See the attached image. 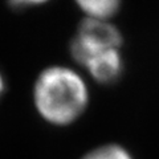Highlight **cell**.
Here are the masks:
<instances>
[{
	"mask_svg": "<svg viewBox=\"0 0 159 159\" xmlns=\"http://www.w3.org/2000/svg\"><path fill=\"white\" fill-rule=\"evenodd\" d=\"M34 107L45 121L64 126L85 111L89 90L78 73L66 66H49L39 74L33 88Z\"/></svg>",
	"mask_w": 159,
	"mask_h": 159,
	"instance_id": "cell-1",
	"label": "cell"
},
{
	"mask_svg": "<svg viewBox=\"0 0 159 159\" xmlns=\"http://www.w3.org/2000/svg\"><path fill=\"white\" fill-rule=\"evenodd\" d=\"M122 43L119 31L106 19L88 17L70 44V53L77 62L85 65L94 54L107 49H118Z\"/></svg>",
	"mask_w": 159,
	"mask_h": 159,
	"instance_id": "cell-2",
	"label": "cell"
},
{
	"mask_svg": "<svg viewBox=\"0 0 159 159\" xmlns=\"http://www.w3.org/2000/svg\"><path fill=\"white\" fill-rule=\"evenodd\" d=\"M89 73L101 84H111L122 73V57L118 49H107L94 54L86 61Z\"/></svg>",
	"mask_w": 159,
	"mask_h": 159,
	"instance_id": "cell-3",
	"label": "cell"
},
{
	"mask_svg": "<svg viewBox=\"0 0 159 159\" xmlns=\"http://www.w3.org/2000/svg\"><path fill=\"white\" fill-rule=\"evenodd\" d=\"M76 3L88 17L107 20L118 11L121 0H76Z\"/></svg>",
	"mask_w": 159,
	"mask_h": 159,
	"instance_id": "cell-4",
	"label": "cell"
},
{
	"mask_svg": "<svg viewBox=\"0 0 159 159\" xmlns=\"http://www.w3.org/2000/svg\"><path fill=\"white\" fill-rule=\"evenodd\" d=\"M81 159H134L125 147L117 143H109L90 150Z\"/></svg>",
	"mask_w": 159,
	"mask_h": 159,
	"instance_id": "cell-5",
	"label": "cell"
},
{
	"mask_svg": "<svg viewBox=\"0 0 159 159\" xmlns=\"http://www.w3.org/2000/svg\"><path fill=\"white\" fill-rule=\"evenodd\" d=\"M48 2V0H11L13 6L17 7H27V6H37V4H43Z\"/></svg>",
	"mask_w": 159,
	"mask_h": 159,
	"instance_id": "cell-6",
	"label": "cell"
},
{
	"mask_svg": "<svg viewBox=\"0 0 159 159\" xmlns=\"http://www.w3.org/2000/svg\"><path fill=\"white\" fill-rule=\"evenodd\" d=\"M4 80H3V76H2V73H0V96H2V93H3V90H4Z\"/></svg>",
	"mask_w": 159,
	"mask_h": 159,
	"instance_id": "cell-7",
	"label": "cell"
}]
</instances>
